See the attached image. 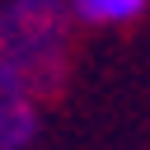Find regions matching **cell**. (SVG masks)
I'll use <instances>...</instances> for the list:
<instances>
[{
	"mask_svg": "<svg viewBox=\"0 0 150 150\" xmlns=\"http://www.w3.org/2000/svg\"><path fill=\"white\" fill-rule=\"evenodd\" d=\"M0 61L38 94H56L70 66V9L61 0L0 5Z\"/></svg>",
	"mask_w": 150,
	"mask_h": 150,
	"instance_id": "obj_1",
	"label": "cell"
},
{
	"mask_svg": "<svg viewBox=\"0 0 150 150\" xmlns=\"http://www.w3.org/2000/svg\"><path fill=\"white\" fill-rule=\"evenodd\" d=\"M38 94L0 61V150H28L38 136Z\"/></svg>",
	"mask_w": 150,
	"mask_h": 150,
	"instance_id": "obj_2",
	"label": "cell"
},
{
	"mask_svg": "<svg viewBox=\"0 0 150 150\" xmlns=\"http://www.w3.org/2000/svg\"><path fill=\"white\" fill-rule=\"evenodd\" d=\"M70 14L84 23H131L145 14V0H70Z\"/></svg>",
	"mask_w": 150,
	"mask_h": 150,
	"instance_id": "obj_3",
	"label": "cell"
}]
</instances>
